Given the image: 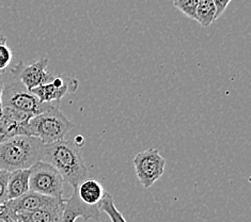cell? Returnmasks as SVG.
<instances>
[{"label":"cell","instance_id":"cell-22","mask_svg":"<svg viewBox=\"0 0 251 222\" xmlns=\"http://www.w3.org/2000/svg\"><path fill=\"white\" fill-rule=\"evenodd\" d=\"M0 222H10V217L5 212L0 216Z\"/></svg>","mask_w":251,"mask_h":222},{"label":"cell","instance_id":"cell-8","mask_svg":"<svg viewBox=\"0 0 251 222\" xmlns=\"http://www.w3.org/2000/svg\"><path fill=\"white\" fill-rule=\"evenodd\" d=\"M60 199L44 196L29 190L28 193L21 196L20 197H17V199L9 200L5 203V213L8 214L9 217H14V216L19 214H25L37 211V209L44 207L46 205H50V204Z\"/></svg>","mask_w":251,"mask_h":222},{"label":"cell","instance_id":"cell-3","mask_svg":"<svg viewBox=\"0 0 251 222\" xmlns=\"http://www.w3.org/2000/svg\"><path fill=\"white\" fill-rule=\"evenodd\" d=\"M20 61L10 65L5 70L3 76V90H2V106L13 108L22 112L28 113L34 117L46 110L50 109L52 106L59 105L57 103H42L35 95L23 85L17 77Z\"/></svg>","mask_w":251,"mask_h":222},{"label":"cell","instance_id":"cell-12","mask_svg":"<svg viewBox=\"0 0 251 222\" xmlns=\"http://www.w3.org/2000/svg\"><path fill=\"white\" fill-rule=\"evenodd\" d=\"M79 199L88 205H99L106 191L97 179L86 178L75 188Z\"/></svg>","mask_w":251,"mask_h":222},{"label":"cell","instance_id":"cell-24","mask_svg":"<svg viewBox=\"0 0 251 222\" xmlns=\"http://www.w3.org/2000/svg\"><path fill=\"white\" fill-rule=\"evenodd\" d=\"M10 222H22V221H20V220H16V219H12V218H10Z\"/></svg>","mask_w":251,"mask_h":222},{"label":"cell","instance_id":"cell-26","mask_svg":"<svg viewBox=\"0 0 251 222\" xmlns=\"http://www.w3.org/2000/svg\"><path fill=\"white\" fill-rule=\"evenodd\" d=\"M0 142H1V141H0Z\"/></svg>","mask_w":251,"mask_h":222},{"label":"cell","instance_id":"cell-16","mask_svg":"<svg viewBox=\"0 0 251 222\" xmlns=\"http://www.w3.org/2000/svg\"><path fill=\"white\" fill-rule=\"evenodd\" d=\"M13 53L7 45V39L3 34H0V73L7 70L12 64Z\"/></svg>","mask_w":251,"mask_h":222},{"label":"cell","instance_id":"cell-11","mask_svg":"<svg viewBox=\"0 0 251 222\" xmlns=\"http://www.w3.org/2000/svg\"><path fill=\"white\" fill-rule=\"evenodd\" d=\"M63 209L64 199H60L50 204V205L37 209V211L19 214L10 218L20 220L22 222H61Z\"/></svg>","mask_w":251,"mask_h":222},{"label":"cell","instance_id":"cell-27","mask_svg":"<svg viewBox=\"0 0 251 222\" xmlns=\"http://www.w3.org/2000/svg\"><path fill=\"white\" fill-rule=\"evenodd\" d=\"M0 34H1V33H0Z\"/></svg>","mask_w":251,"mask_h":222},{"label":"cell","instance_id":"cell-9","mask_svg":"<svg viewBox=\"0 0 251 222\" xmlns=\"http://www.w3.org/2000/svg\"><path fill=\"white\" fill-rule=\"evenodd\" d=\"M47 65H49L47 58L37 60L29 65H25L23 61H20L17 77L28 90H32L50 81L52 76L50 72H47Z\"/></svg>","mask_w":251,"mask_h":222},{"label":"cell","instance_id":"cell-7","mask_svg":"<svg viewBox=\"0 0 251 222\" xmlns=\"http://www.w3.org/2000/svg\"><path fill=\"white\" fill-rule=\"evenodd\" d=\"M78 80L65 74H59L52 77L50 81L44 85L34 88L30 91L37 97L42 103H57L65 95L74 93L78 89Z\"/></svg>","mask_w":251,"mask_h":222},{"label":"cell","instance_id":"cell-4","mask_svg":"<svg viewBox=\"0 0 251 222\" xmlns=\"http://www.w3.org/2000/svg\"><path fill=\"white\" fill-rule=\"evenodd\" d=\"M28 128L29 135L39 138L44 145H50L63 140L74 128V124L60 111L59 105H55L29 120Z\"/></svg>","mask_w":251,"mask_h":222},{"label":"cell","instance_id":"cell-14","mask_svg":"<svg viewBox=\"0 0 251 222\" xmlns=\"http://www.w3.org/2000/svg\"><path fill=\"white\" fill-rule=\"evenodd\" d=\"M216 8L213 0H199L198 8L196 12V20L203 28H208L216 21Z\"/></svg>","mask_w":251,"mask_h":222},{"label":"cell","instance_id":"cell-23","mask_svg":"<svg viewBox=\"0 0 251 222\" xmlns=\"http://www.w3.org/2000/svg\"><path fill=\"white\" fill-rule=\"evenodd\" d=\"M5 212V205H0V216Z\"/></svg>","mask_w":251,"mask_h":222},{"label":"cell","instance_id":"cell-15","mask_svg":"<svg viewBox=\"0 0 251 222\" xmlns=\"http://www.w3.org/2000/svg\"><path fill=\"white\" fill-rule=\"evenodd\" d=\"M99 205L100 212L106 213L107 216L110 218L111 222H127L123 217L122 213L116 207L112 196L109 193H107V191Z\"/></svg>","mask_w":251,"mask_h":222},{"label":"cell","instance_id":"cell-13","mask_svg":"<svg viewBox=\"0 0 251 222\" xmlns=\"http://www.w3.org/2000/svg\"><path fill=\"white\" fill-rule=\"evenodd\" d=\"M29 176H30L29 169L10 172L8 181V200L17 199L30 190L29 189Z\"/></svg>","mask_w":251,"mask_h":222},{"label":"cell","instance_id":"cell-20","mask_svg":"<svg viewBox=\"0 0 251 222\" xmlns=\"http://www.w3.org/2000/svg\"><path fill=\"white\" fill-rule=\"evenodd\" d=\"M2 90H3V76L2 73L0 74V118L2 116V109H3V106H2Z\"/></svg>","mask_w":251,"mask_h":222},{"label":"cell","instance_id":"cell-17","mask_svg":"<svg viewBox=\"0 0 251 222\" xmlns=\"http://www.w3.org/2000/svg\"><path fill=\"white\" fill-rule=\"evenodd\" d=\"M199 0H173V5L191 20H196Z\"/></svg>","mask_w":251,"mask_h":222},{"label":"cell","instance_id":"cell-19","mask_svg":"<svg viewBox=\"0 0 251 222\" xmlns=\"http://www.w3.org/2000/svg\"><path fill=\"white\" fill-rule=\"evenodd\" d=\"M215 8H216V15H215V20H218L219 17L224 14V12L228 8L229 3L232 0H213Z\"/></svg>","mask_w":251,"mask_h":222},{"label":"cell","instance_id":"cell-2","mask_svg":"<svg viewBox=\"0 0 251 222\" xmlns=\"http://www.w3.org/2000/svg\"><path fill=\"white\" fill-rule=\"evenodd\" d=\"M45 145L33 136H15L0 142V170L29 169L43 160Z\"/></svg>","mask_w":251,"mask_h":222},{"label":"cell","instance_id":"cell-10","mask_svg":"<svg viewBox=\"0 0 251 222\" xmlns=\"http://www.w3.org/2000/svg\"><path fill=\"white\" fill-rule=\"evenodd\" d=\"M100 214V205H88L83 203L77 195L76 189H74L69 199H64L61 222H75L78 218H82L85 221L98 220Z\"/></svg>","mask_w":251,"mask_h":222},{"label":"cell","instance_id":"cell-6","mask_svg":"<svg viewBox=\"0 0 251 222\" xmlns=\"http://www.w3.org/2000/svg\"><path fill=\"white\" fill-rule=\"evenodd\" d=\"M134 167L140 184L145 188H150L164 174L166 159L157 148H150L135 156Z\"/></svg>","mask_w":251,"mask_h":222},{"label":"cell","instance_id":"cell-25","mask_svg":"<svg viewBox=\"0 0 251 222\" xmlns=\"http://www.w3.org/2000/svg\"><path fill=\"white\" fill-rule=\"evenodd\" d=\"M0 74H1V73H0Z\"/></svg>","mask_w":251,"mask_h":222},{"label":"cell","instance_id":"cell-21","mask_svg":"<svg viewBox=\"0 0 251 222\" xmlns=\"http://www.w3.org/2000/svg\"><path fill=\"white\" fill-rule=\"evenodd\" d=\"M74 145H75L77 148L82 147L83 145H85V138H83L82 136H76L75 140H74Z\"/></svg>","mask_w":251,"mask_h":222},{"label":"cell","instance_id":"cell-18","mask_svg":"<svg viewBox=\"0 0 251 222\" xmlns=\"http://www.w3.org/2000/svg\"><path fill=\"white\" fill-rule=\"evenodd\" d=\"M9 171L0 170V205H4L8 200V181Z\"/></svg>","mask_w":251,"mask_h":222},{"label":"cell","instance_id":"cell-5","mask_svg":"<svg viewBox=\"0 0 251 222\" xmlns=\"http://www.w3.org/2000/svg\"><path fill=\"white\" fill-rule=\"evenodd\" d=\"M29 170V189L41 195L63 199V177L50 164L40 160Z\"/></svg>","mask_w":251,"mask_h":222},{"label":"cell","instance_id":"cell-1","mask_svg":"<svg viewBox=\"0 0 251 222\" xmlns=\"http://www.w3.org/2000/svg\"><path fill=\"white\" fill-rule=\"evenodd\" d=\"M43 161L55 168L61 174L63 181L74 189L88 178L89 170L79 148L70 141L63 139L45 145Z\"/></svg>","mask_w":251,"mask_h":222}]
</instances>
